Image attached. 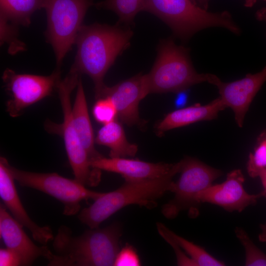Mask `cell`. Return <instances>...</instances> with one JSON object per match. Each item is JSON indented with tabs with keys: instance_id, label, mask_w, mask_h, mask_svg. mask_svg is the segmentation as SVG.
<instances>
[{
	"instance_id": "obj_22",
	"label": "cell",
	"mask_w": 266,
	"mask_h": 266,
	"mask_svg": "<svg viewBox=\"0 0 266 266\" xmlns=\"http://www.w3.org/2000/svg\"><path fill=\"white\" fill-rule=\"evenodd\" d=\"M169 235L189 255L197 266H223L224 263L209 254L203 247L177 235L167 228Z\"/></svg>"
},
{
	"instance_id": "obj_14",
	"label": "cell",
	"mask_w": 266,
	"mask_h": 266,
	"mask_svg": "<svg viewBox=\"0 0 266 266\" xmlns=\"http://www.w3.org/2000/svg\"><path fill=\"white\" fill-rule=\"evenodd\" d=\"M9 165L7 160L0 157V197L3 203L14 219L31 232L35 241L46 245L54 239L52 231L48 226L36 224L28 214L17 193Z\"/></svg>"
},
{
	"instance_id": "obj_19",
	"label": "cell",
	"mask_w": 266,
	"mask_h": 266,
	"mask_svg": "<svg viewBox=\"0 0 266 266\" xmlns=\"http://www.w3.org/2000/svg\"><path fill=\"white\" fill-rule=\"evenodd\" d=\"M95 142L108 147L110 158L133 157L138 150L136 144L128 141L123 126L116 120L103 125L98 131Z\"/></svg>"
},
{
	"instance_id": "obj_7",
	"label": "cell",
	"mask_w": 266,
	"mask_h": 266,
	"mask_svg": "<svg viewBox=\"0 0 266 266\" xmlns=\"http://www.w3.org/2000/svg\"><path fill=\"white\" fill-rule=\"evenodd\" d=\"M93 0H44L47 28L46 36L54 51L58 68L75 43Z\"/></svg>"
},
{
	"instance_id": "obj_26",
	"label": "cell",
	"mask_w": 266,
	"mask_h": 266,
	"mask_svg": "<svg viewBox=\"0 0 266 266\" xmlns=\"http://www.w3.org/2000/svg\"><path fill=\"white\" fill-rule=\"evenodd\" d=\"M16 26L6 19L0 17L1 44L4 42L8 43L10 54H15L25 49V45L18 38V31Z\"/></svg>"
},
{
	"instance_id": "obj_33",
	"label": "cell",
	"mask_w": 266,
	"mask_h": 266,
	"mask_svg": "<svg viewBox=\"0 0 266 266\" xmlns=\"http://www.w3.org/2000/svg\"><path fill=\"white\" fill-rule=\"evenodd\" d=\"M259 177L261 179L262 185L264 189L263 192L265 195V197H266V169L262 171Z\"/></svg>"
},
{
	"instance_id": "obj_10",
	"label": "cell",
	"mask_w": 266,
	"mask_h": 266,
	"mask_svg": "<svg viewBox=\"0 0 266 266\" xmlns=\"http://www.w3.org/2000/svg\"><path fill=\"white\" fill-rule=\"evenodd\" d=\"M58 68L48 76L20 74L7 68L2 78L10 96L6 103V111L12 117L21 115L25 109L49 96L61 80Z\"/></svg>"
},
{
	"instance_id": "obj_28",
	"label": "cell",
	"mask_w": 266,
	"mask_h": 266,
	"mask_svg": "<svg viewBox=\"0 0 266 266\" xmlns=\"http://www.w3.org/2000/svg\"><path fill=\"white\" fill-rule=\"evenodd\" d=\"M141 262L135 249L132 246L127 244L119 251L114 266H138Z\"/></svg>"
},
{
	"instance_id": "obj_16",
	"label": "cell",
	"mask_w": 266,
	"mask_h": 266,
	"mask_svg": "<svg viewBox=\"0 0 266 266\" xmlns=\"http://www.w3.org/2000/svg\"><path fill=\"white\" fill-rule=\"evenodd\" d=\"M147 95L143 75L139 73L113 86L106 85L100 98H110L116 106L117 117L121 121L128 126H133L141 122L138 105Z\"/></svg>"
},
{
	"instance_id": "obj_36",
	"label": "cell",
	"mask_w": 266,
	"mask_h": 266,
	"mask_svg": "<svg viewBox=\"0 0 266 266\" xmlns=\"http://www.w3.org/2000/svg\"><path fill=\"white\" fill-rule=\"evenodd\" d=\"M194 3L197 5V3L196 0H191Z\"/></svg>"
},
{
	"instance_id": "obj_2",
	"label": "cell",
	"mask_w": 266,
	"mask_h": 266,
	"mask_svg": "<svg viewBox=\"0 0 266 266\" xmlns=\"http://www.w3.org/2000/svg\"><path fill=\"white\" fill-rule=\"evenodd\" d=\"M121 234L118 223L90 229L79 236H74L69 228L61 225L53 240V256L48 266H114Z\"/></svg>"
},
{
	"instance_id": "obj_23",
	"label": "cell",
	"mask_w": 266,
	"mask_h": 266,
	"mask_svg": "<svg viewBox=\"0 0 266 266\" xmlns=\"http://www.w3.org/2000/svg\"><path fill=\"white\" fill-rule=\"evenodd\" d=\"M266 169V130L258 138L254 152L251 153L247 164V171L252 178L259 177Z\"/></svg>"
},
{
	"instance_id": "obj_37",
	"label": "cell",
	"mask_w": 266,
	"mask_h": 266,
	"mask_svg": "<svg viewBox=\"0 0 266 266\" xmlns=\"http://www.w3.org/2000/svg\"><path fill=\"white\" fill-rule=\"evenodd\" d=\"M264 0L266 1V0Z\"/></svg>"
},
{
	"instance_id": "obj_35",
	"label": "cell",
	"mask_w": 266,
	"mask_h": 266,
	"mask_svg": "<svg viewBox=\"0 0 266 266\" xmlns=\"http://www.w3.org/2000/svg\"><path fill=\"white\" fill-rule=\"evenodd\" d=\"M245 6L247 7H252L256 2L257 0H244Z\"/></svg>"
},
{
	"instance_id": "obj_29",
	"label": "cell",
	"mask_w": 266,
	"mask_h": 266,
	"mask_svg": "<svg viewBox=\"0 0 266 266\" xmlns=\"http://www.w3.org/2000/svg\"><path fill=\"white\" fill-rule=\"evenodd\" d=\"M0 266H22L19 257L12 250L7 248L0 249Z\"/></svg>"
},
{
	"instance_id": "obj_27",
	"label": "cell",
	"mask_w": 266,
	"mask_h": 266,
	"mask_svg": "<svg viewBox=\"0 0 266 266\" xmlns=\"http://www.w3.org/2000/svg\"><path fill=\"white\" fill-rule=\"evenodd\" d=\"M157 228L161 236L173 248L176 255L178 266H197L195 263L182 251L181 248L169 235L167 231V227L165 225L158 222Z\"/></svg>"
},
{
	"instance_id": "obj_9",
	"label": "cell",
	"mask_w": 266,
	"mask_h": 266,
	"mask_svg": "<svg viewBox=\"0 0 266 266\" xmlns=\"http://www.w3.org/2000/svg\"><path fill=\"white\" fill-rule=\"evenodd\" d=\"M181 161V175L171 192L174 198L162 209V214L168 219L174 218L184 210H196L200 204L198 200L200 193L223 174L221 170L198 159L187 157Z\"/></svg>"
},
{
	"instance_id": "obj_25",
	"label": "cell",
	"mask_w": 266,
	"mask_h": 266,
	"mask_svg": "<svg viewBox=\"0 0 266 266\" xmlns=\"http://www.w3.org/2000/svg\"><path fill=\"white\" fill-rule=\"evenodd\" d=\"M92 113L95 119L103 125L112 122L118 117L116 106L108 97L97 100L92 109Z\"/></svg>"
},
{
	"instance_id": "obj_12",
	"label": "cell",
	"mask_w": 266,
	"mask_h": 266,
	"mask_svg": "<svg viewBox=\"0 0 266 266\" xmlns=\"http://www.w3.org/2000/svg\"><path fill=\"white\" fill-rule=\"evenodd\" d=\"M266 81V65L259 72L246 75L243 78L231 82L220 79L215 84L219 98L226 106L234 112L237 126H243L244 118L254 97Z\"/></svg>"
},
{
	"instance_id": "obj_17",
	"label": "cell",
	"mask_w": 266,
	"mask_h": 266,
	"mask_svg": "<svg viewBox=\"0 0 266 266\" xmlns=\"http://www.w3.org/2000/svg\"><path fill=\"white\" fill-rule=\"evenodd\" d=\"M226 108L219 97L205 105L196 104L173 111L156 125L157 133L162 135L171 129L191 124L216 118L219 113Z\"/></svg>"
},
{
	"instance_id": "obj_11",
	"label": "cell",
	"mask_w": 266,
	"mask_h": 266,
	"mask_svg": "<svg viewBox=\"0 0 266 266\" xmlns=\"http://www.w3.org/2000/svg\"><path fill=\"white\" fill-rule=\"evenodd\" d=\"M244 181L240 169L233 170L227 174L224 182L211 185L201 192L198 196L199 201L218 205L229 212H240L247 206L256 204L260 198L265 196L263 192L258 194H248L243 187Z\"/></svg>"
},
{
	"instance_id": "obj_3",
	"label": "cell",
	"mask_w": 266,
	"mask_h": 266,
	"mask_svg": "<svg viewBox=\"0 0 266 266\" xmlns=\"http://www.w3.org/2000/svg\"><path fill=\"white\" fill-rule=\"evenodd\" d=\"M182 162V161H181ZM181 166L162 177L140 181H125L120 188L94 200L88 207L80 211L79 220L90 229L100 225L112 215L130 205H138L148 209L157 205V200L166 192H171L173 177L181 170Z\"/></svg>"
},
{
	"instance_id": "obj_32",
	"label": "cell",
	"mask_w": 266,
	"mask_h": 266,
	"mask_svg": "<svg viewBox=\"0 0 266 266\" xmlns=\"http://www.w3.org/2000/svg\"><path fill=\"white\" fill-rule=\"evenodd\" d=\"M261 233L258 236L259 239L260 241L266 243V223L264 224L260 225Z\"/></svg>"
},
{
	"instance_id": "obj_4",
	"label": "cell",
	"mask_w": 266,
	"mask_h": 266,
	"mask_svg": "<svg viewBox=\"0 0 266 266\" xmlns=\"http://www.w3.org/2000/svg\"><path fill=\"white\" fill-rule=\"evenodd\" d=\"M156 61L148 74L143 75L147 94L179 93L190 87L207 82L215 85L219 79L210 73H199L194 68L188 50L171 39L162 40Z\"/></svg>"
},
{
	"instance_id": "obj_5",
	"label": "cell",
	"mask_w": 266,
	"mask_h": 266,
	"mask_svg": "<svg viewBox=\"0 0 266 266\" xmlns=\"http://www.w3.org/2000/svg\"><path fill=\"white\" fill-rule=\"evenodd\" d=\"M142 11L160 18L183 40L211 27H223L235 34L240 33V29L229 12H208L191 0H145Z\"/></svg>"
},
{
	"instance_id": "obj_21",
	"label": "cell",
	"mask_w": 266,
	"mask_h": 266,
	"mask_svg": "<svg viewBox=\"0 0 266 266\" xmlns=\"http://www.w3.org/2000/svg\"><path fill=\"white\" fill-rule=\"evenodd\" d=\"M145 0H104L94 3L98 9L109 10L119 17L118 24L131 23L136 14L142 11Z\"/></svg>"
},
{
	"instance_id": "obj_18",
	"label": "cell",
	"mask_w": 266,
	"mask_h": 266,
	"mask_svg": "<svg viewBox=\"0 0 266 266\" xmlns=\"http://www.w3.org/2000/svg\"><path fill=\"white\" fill-rule=\"evenodd\" d=\"M76 88L75 99L72 106V117L78 136L88 153L90 162L103 156L95 147V138L81 77Z\"/></svg>"
},
{
	"instance_id": "obj_34",
	"label": "cell",
	"mask_w": 266,
	"mask_h": 266,
	"mask_svg": "<svg viewBox=\"0 0 266 266\" xmlns=\"http://www.w3.org/2000/svg\"><path fill=\"white\" fill-rule=\"evenodd\" d=\"M197 3H199L200 7L205 10H207L208 8L209 0H196Z\"/></svg>"
},
{
	"instance_id": "obj_1",
	"label": "cell",
	"mask_w": 266,
	"mask_h": 266,
	"mask_svg": "<svg viewBox=\"0 0 266 266\" xmlns=\"http://www.w3.org/2000/svg\"><path fill=\"white\" fill-rule=\"evenodd\" d=\"M133 32L119 25L95 23L83 26L77 35V53L70 70L88 75L94 84L96 99L106 85L105 74L117 57L129 46Z\"/></svg>"
},
{
	"instance_id": "obj_6",
	"label": "cell",
	"mask_w": 266,
	"mask_h": 266,
	"mask_svg": "<svg viewBox=\"0 0 266 266\" xmlns=\"http://www.w3.org/2000/svg\"><path fill=\"white\" fill-rule=\"evenodd\" d=\"M80 77L79 74L70 70L64 79H61L57 89L63 121L61 124L47 122L45 128L48 132L59 134L63 137L74 179L86 187H94L97 186L100 181L101 171L91 166L89 156L78 136L72 113L70 96L77 87Z\"/></svg>"
},
{
	"instance_id": "obj_31",
	"label": "cell",
	"mask_w": 266,
	"mask_h": 266,
	"mask_svg": "<svg viewBox=\"0 0 266 266\" xmlns=\"http://www.w3.org/2000/svg\"><path fill=\"white\" fill-rule=\"evenodd\" d=\"M184 91L179 92V94L175 100V103L177 105L184 104L186 101L187 96L185 93H183Z\"/></svg>"
},
{
	"instance_id": "obj_8",
	"label": "cell",
	"mask_w": 266,
	"mask_h": 266,
	"mask_svg": "<svg viewBox=\"0 0 266 266\" xmlns=\"http://www.w3.org/2000/svg\"><path fill=\"white\" fill-rule=\"evenodd\" d=\"M10 171L15 181L22 186L40 191L61 201L64 206L63 214L72 216L80 211V202L95 200L104 193L88 189L75 179H70L57 173H39L18 169L10 164Z\"/></svg>"
},
{
	"instance_id": "obj_20",
	"label": "cell",
	"mask_w": 266,
	"mask_h": 266,
	"mask_svg": "<svg viewBox=\"0 0 266 266\" xmlns=\"http://www.w3.org/2000/svg\"><path fill=\"white\" fill-rule=\"evenodd\" d=\"M44 0H0V17L13 24L29 26L32 14L43 8Z\"/></svg>"
},
{
	"instance_id": "obj_13",
	"label": "cell",
	"mask_w": 266,
	"mask_h": 266,
	"mask_svg": "<svg viewBox=\"0 0 266 266\" xmlns=\"http://www.w3.org/2000/svg\"><path fill=\"white\" fill-rule=\"evenodd\" d=\"M23 226L10 214L3 203L0 204V235L6 248L20 258L22 266H30L38 258L48 262L53 252L45 245L35 244L25 233Z\"/></svg>"
},
{
	"instance_id": "obj_24",
	"label": "cell",
	"mask_w": 266,
	"mask_h": 266,
	"mask_svg": "<svg viewBox=\"0 0 266 266\" xmlns=\"http://www.w3.org/2000/svg\"><path fill=\"white\" fill-rule=\"evenodd\" d=\"M235 233L245 251L246 266H266V255L251 240L247 233L241 228H236Z\"/></svg>"
},
{
	"instance_id": "obj_30",
	"label": "cell",
	"mask_w": 266,
	"mask_h": 266,
	"mask_svg": "<svg viewBox=\"0 0 266 266\" xmlns=\"http://www.w3.org/2000/svg\"><path fill=\"white\" fill-rule=\"evenodd\" d=\"M256 17L258 20L264 22L266 24V7H263L258 10L256 13Z\"/></svg>"
},
{
	"instance_id": "obj_15",
	"label": "cell",
	"mask_w": 266,
	"mask_h": 266,
	"mask_svg": "<svg viewBox=\"0 0 266 266\" xmlns=\"http://www.w3.org/2000/svg\"><path fill=\"white\" fill-rule=\"evenodd\" d=\"M92 167L121 174L125 181H140L162 177L179 167L181 160L175 164L153 163L125 158L102 156L90 162Z\"/></svg>"
}]
</instances>
